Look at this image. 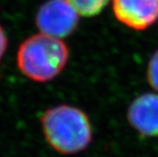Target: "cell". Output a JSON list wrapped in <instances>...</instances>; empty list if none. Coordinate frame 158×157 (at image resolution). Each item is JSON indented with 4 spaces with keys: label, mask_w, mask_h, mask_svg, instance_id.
<instances>
[{
    "label": "cell",
    "mask_w": 158,
    "mask_h": 157,
    "mask_svg": "<svg viewBox=\"0 0 158 157\" xmlns=\"http://www.w3.org/2000/svg\"><path fill=\"white\" fill-rule=\"evenodd\" d=\"M41 126L46 142L60 154H77L92 142L89 116L76 106L59 104L48 108L41 116Z\"/></svg>",
    "instance_id": "1"
},
{
    "label": "cell",
    "mask_w": 158,
    "mask_h": 157,
    "mask_svg": "<svg viewBox=\"0 0 158 157\" xmlns=\"http://www.w3.org/2000/svg\"><path fill=\"white\" fill-rule=\"evenodd\" d=\"M69 57V50L64 41L39 33L27 38L19 45L16 63L28 79L46 83L64 69Z\"/></svg>",
    "instance_id": "2"
},
{
    "label": "cell",
    "mask_w": 158,
    "mask_h": 157,
    "mask_svg": "<svg viewBox=\"0 0 158 157\" xmlns=\"http://www.w3.org/2000/svg\"><path fill=\"white\" fill-rule=\"evenodd\" d=\"M80 13L65 0H47L36 14V26L41 34L63 39L78 28Z\"/></svg>",
    "instance_id": "3"
},
{
    "label": "cell",
    "mask_w": 158,
    "mask_h": 157,
    "mask_svg": "<svg viewBox=\"0 0 158 157\" xmlns=\"http://www.w3.org/2000/svg\"><path fill=\"white\" fill-rule=\"evenodd\" d=\"M120 24L135 31L149 29L158 21V0H111Z\"/></svg>",
    "instance_id": "4"
},
{
    "label": "cell",
    "mask_w": 158,
    "mask_h": 157,
    "mask_svg": "<svg viewBox=\"0 0 158 157\" xmlns=\"http://www.w3.org/2000/svg\"><path fill=\"white\" fill-rule=\"evenodd\" d=\"M127 118L141 136L158 137V93H144L136 97L127 108Z\"/></svg>",
    "instance_id": "5"
},
{
    "label": "cell",
    "mask_w": 158,
    "mask_h": 157,
    "mask_svg": "<svg viewBox=\"0 0 158 157\" xmlns=\"http://www.w3.org/2000/svg\"><path fill=\"white\" fill-rule=\"evenodd\" d=\"M81 16H94L101 12L110 0H65Z\"/></svg>",
    "instance_id": "6"
},
{
    "label": "cell",
    "mask_w": 158,
    "mask_h": 157,
    "mask_svg": "<svg viewBox=\"0 0 158 157\" xmlns=\"http://www.w3.org/2000/svg\"><path fill=\"white\" fill-rule=\"evenodd\" d=\"M146 76L150 87L158 93V49L153 53L149 59Z\"/></svg>",
    "instance_id": "7"
},
{
    "label": "cell",
    "mask_w": 158,
    "mask_h": 157,
    "mask_svg": "<svg viewBox=\"0 0 158 157\" xmlns=\"http://www.w3.org/2000/svg\"><path fill=\"white\" fill-rule=\"evenodd\" d=\"M6 48H7V38H6L5 33L0 26V59L6 51Z\"/></svg>",
    "instance_id": "8"
}]
</instances>
